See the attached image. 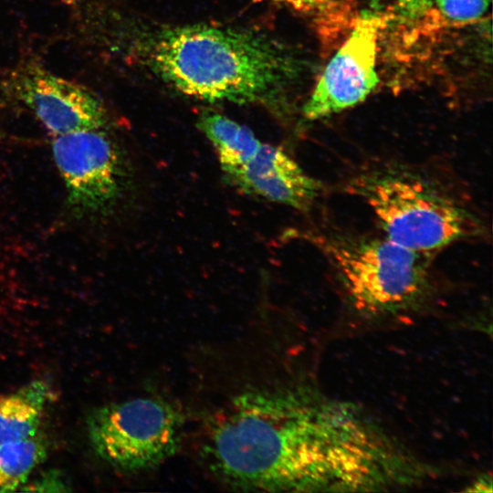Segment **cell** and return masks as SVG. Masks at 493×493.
Instances as JSON below:
<instances>
[{
    "instance_id": "1",
    "label": "cell",
    "mask_w": 493,
    "mask_h": 493,
    "mask_svg": "<svg viewBox=\"0 0 493 493\" xmlns=\"http://www.w3.org/2000/svg\"><path fill=\"white\" fill-rule=\"evenodd\" d=\"M202 450L224 483L253 491H390L414 469L412 454L362 408L305 386L237 394Z\"/></svg>"
},
{
    "instance_id": "2",
    "label": "cell",
    "mask_w": 493,
    "mask_h": 493,
    "mask_svg": "<svg viewBox=\"0 0 493 493\" xmlns=\"http://www.w3.org/2000/svg\"><path fill=\"white\" fill-rule=\"evenodd\" d=\"M122 19L109 10L94 45L126 53L189 97L279 108L299 77V59L266 33L203 24L138 28Z\"/></svg>"
},
{
    "instance_id": "3",
    "label": "cell",
    "mask_w": 493,
    "mask_h": 493,
    "mask_svg": "<svg viewBox=\"0 0 493 493\" xmlns=\"http://www.w3.org/2000/svg\"><path fill=\"white\" fill-rule=\"evenodd\" d=\"M350 188L367 204L383 236L411 250L427 254L482 231L470 211L411 172H369L353 179Z\"/></svg>"
},
{
    "instance_id": "4",
    "label": "cell",
    "mask_w": 493,
    "mask_h": 493,
    "mask_svg": "<svg viewBox=\"0 0 493 493\" xmlns=\"http://www.w3.org/2000/svg\"><path fill=\"white\" fill-rule=\"evenodd\" d=\"M347 300L368 318L413 309L429 288L427 254L383 237L332 235L320 242Z\"/></svg>"
},
{
    "instance_id": "5",
    "label": "cell",
    "mask_w": 493,
    "mask_h": 493,
    "mask_svg": "<svg viewBox=\"0 0 493 493\" xmlns=\"http://www.w3.org/2000/svg\"><path fill=\"white\" fill-rule=\"evenodd\" d=\"M184 415L163 398L147 396L111 403L88 418V434L95 453L126 472L152 469L179 449Z\"/></svg>"
},
{
    "instance_id": "6",
    "label": "cell",
    "mask_w": 493,
    "mask_h": 493,
    "mask_svg": "<svg viewBox=\"0 0 493 493\" xmlns=\"http://www.w3.org/2000/svg\"><path fill=\"white\" fill-rule=\"evenodd\" d=\"M51 151L72 213L95 215L115 205L122 189L124 169L120 150L104 129L56 136Z\"/></svg>"
},
{
    "instance_id": "7",
    "label": "cell",
    "mask_w": 493,
    "mask_h": 493,
    "mask_svg": "<svg viewBox=\"0 0 493 493\" xmlns=\"http://www.w3.org/2000/svg\"><path fill=\"white\" fill-rule=\"evenodd\" d=\"M5 88L54 137L105 129L109 123L106 106L94 91L33 60L18 64L5 81Z\"/></svg>"
},
{
    "instance_id": "8",
    "label": "cell",
    "mask_w": 493,
    "mask_h": 493,
    "mask_svg": "<svg viewBox=\"0 0 493 493\" xmlns=\"http://www.w3.org/2000/svg\"><path fill=\"white\" fill-rule=\"evenodd\" d=\"M381 18L357 19L347 40L335 53L303 107L309 120L340 112L364 100L378 84L375 69Z\"/></svg>"
},
{
    "instance_id": "9",
    "label": "cell",
    "mask_w": 493,
    "mask_h": 493,
    "mask_svg": "<svg viewBox=\"0 0 493 493\" xmlns=\"http://www.w3.org/2000/svg\"><path fill=\"white\" fill-rule=\"evenodd\" d=\"M226 176L246 194L302 211L310 208L321 188L282 149L263 143L251 160Z\"/></svg>"
},
{
    "instance_id": "10",
    "label": "cell",
    "mask_w": 493,
    "mask_h": 493,
    "mask_svg": "<svg viewBox=\"0 0 493 493\" xmlns=\"http://www.w3.org/2000/svg\"><path fill=\"white\" fill-rule=\"evenodd\" d=\"M198 127L214 146L226 175L251 160L262 145L250 129L220 113H203Z\"/></svg>"
},
{
    "instance_id": "11",
    "label": "cell",
    "mask_w": 493,
    "mask_h": 493,
    "mask_svg": "<svg viewBox=\"0 0 493 493\" xmlns=\"http://www.w3.org/2000/svg\"><path fill=\"white\" fill-rule=\"evenodd\" d=\"M49 391L40 381L0 397V444L31 436L38 432Z\"/></svg>"
},
{
    "instance_id": "12",
    "label": "cell",
    "mask_w": 493,
    "mask_h": 493,
    "mask_svg": "<svg viewBox=\"0 0 493 493\" xmlns=\"http://www.w3.org/2000/svg\"><path fill=\"white\" fill-rule=\"evenodd\" d=\"M47 443L37 434L0 444V491L17 490L32 471L45 459Z\"/></svg>"
},
{
    "instance_id": "13",
    "label": "cell",
    "mask_w": 493,
    "mask_h": 493,
    "mask_svg": "<svg viewBox=\"0 0 493 493\" xmlns=\"http://www.w3.org/2000/svg\"><path fill=\"white\" fill-rule=\"evenodd\" d=\"M490 0H436L439 11L454 21H471L485 14Z\"/></svg>"
},
{
    "instance_id": "14",
    "label": "cell",
    "mask_w": 493,
    "mask_h": 493,
    "mask_svg": "<svg viewBox=\"0 0 493 493\" xmlns=\"http://www.w3.org/2000/svg\"><path fill=\"white\" fill-rule=\"evenodd\" d=\"M434 0H398L396 13L402 18H414L426 11Z\"/></svg>"
},
{
    "instance_id": "15",
    "label": "cell",
    "mask_w": 493,
    "mask_h": 493,
    "mask_svg": "<svg viewBox=\"0 0 493 493\" xmlns=\"http://www.w3.org/2000/svg\"><path fill=\"white\" fill-rule=\"evenodd\" d=\"M302 11H323L333 0H277Z\"/></svg>"
},
{
    "instance_id": "16",
    "label": "cell",
    "mask_w": 493,
    "mask_h": 493,
    "mask_svg": "<svg viewBox=\"0 0 493 493\" xmlns=\"http://www.w3.org/2000/svg\"><path fill=\"white\" fill-rule=\"evenodd\" d=\"M43 486L52 487L53 491L54 490L58 491L56 487H58L61 490H64V488H62V487L64 486V483L58 477H57L56 476L53 477V476H50V475H48L46 477H43L41 479V481L38 480L35 484V488H32L30 490L37 491Z\"/></svg>"
},
{
    "instance_id": "17",
    "label": "cell",
    "mask_w": 493,
    "mask_h": 493,
    "mask_svg": "<svg viewBox=\"0 0 493 493\" xmlns=\"http://www.w3.org/2000/svg\"><path fill=\"white\" fill-rule=\"evenodd\" d=\"M467 491L471 492H491L492 491V482L489 478H478L476 482L472 484V487Z\"/></svg>"
}]
</instances>
